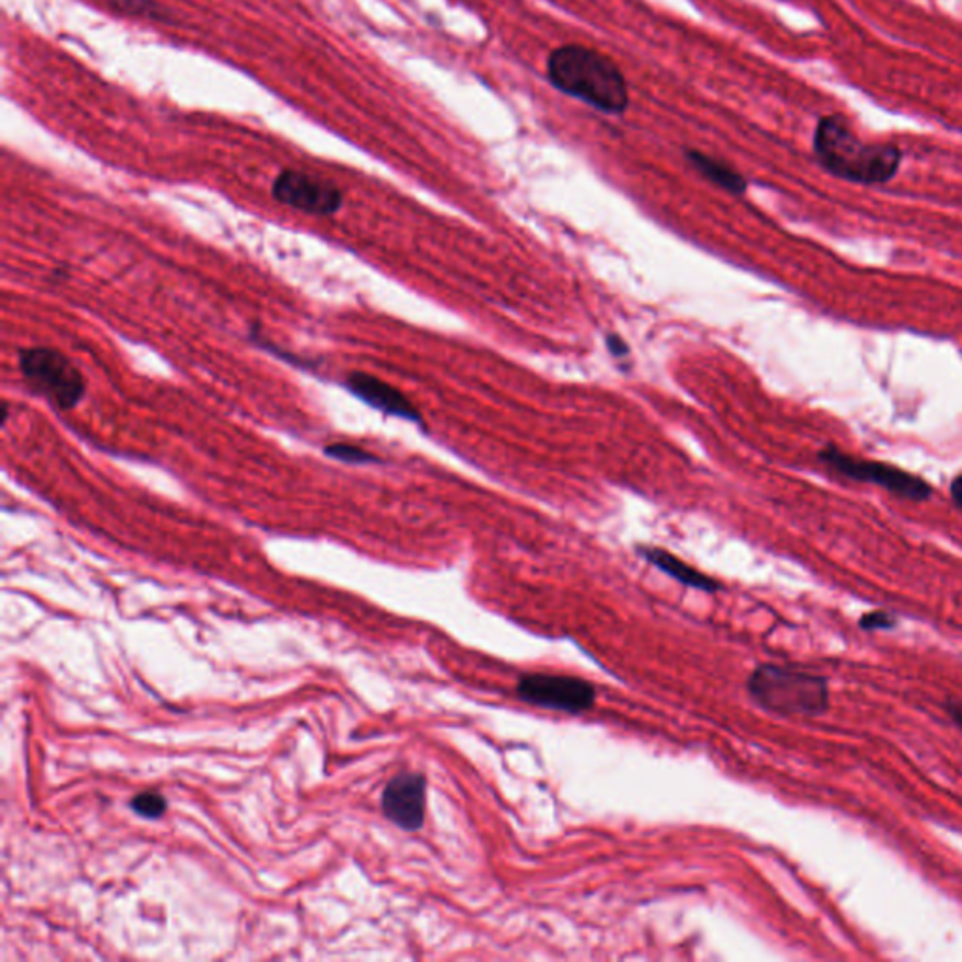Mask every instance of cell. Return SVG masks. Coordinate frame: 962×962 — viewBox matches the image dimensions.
Segmentation results:
<instances>
[{
  "label": "cell",
  "instance_id": "cell-1",
  "mask_svg": "<svg viewBox=\"0 0 962 962\" xmlns=\"http://www.w3.org/2000/svg\"><path fill=\"white\" fill-rule=\"evenodd\" d=\"M548 80L559 93L595 107L601 114L622 115L630 106L626 75L615 60L583 44L559 46L549 54Z\"/></svg>",
  "mask_w": 962,
  "mask_h": 962
},
{
  "label": "cell",
  "instance_id": "cell-19",
  "mask_svg": "<svg viewBox=\"0 0 962 962\" xmlns=\"http://www.w3.org/2000/svg\"><path fill=\"white\" fill-rule=\"evenodd\" d=\"M0 414H2V421H0V423L7 425L8 418H10V402H2V412H0Z\"/></svg>",
  "mask_w": 962,
  "mask_h": 962
},
{
  "label": "cell",
  "instance_id": "cell-6",
  "mask_svg": "<svg viewBox=\"0 0 962 962\" xmlns=\"http://www.w3.org/2000/svg\"><path fill=\"white\" fill-rule=\"evenodd\" d=\"M515 694L535 707L579 715L596 703V689L585 679L551 673H527L517 681Z\"/></svg>",
  "mask_w": 962,
  "mask_h": 962
},
{
  "label": "cell",
  "instance_id": "cell-16",
  "mask_svg": "<svg viewBox=\"0 0 962 962\" xmlns=\"http://www.w3.org/2000/svg\"><path fill=\"white\" fill-rule=\"evenodd\" d=\"M608 348L611 354L615 355V357H622V355H629V344L624 342V339H621L619 335H608Z\"/></svg>",
  "mask_w": 962,
  "mask_h": 962
},
{
  "label": "cell",
  "instance_id": "cell-8",
  "mask_svg": "<svg viewBox=\"0 0 962 962\" xmlns=\"http://www.w3.org/2000/svg\"><path fill=\"white\" fill-rule=\"evenodd\" d=\"M382 810L389 822L404 831H420L427 810V781L421 773L404 771L394 776L382 794Z\"/></svg>",
  "mask_w": 962,
  "mask_h": 962
},
{
  "label": "cell",
  "instance_id": "cell-9",
  "mask_svg": "<svg viewBox=\"0 0 962 962\" xmlns=\"http://www.w3.org/2000/svg\"><path fill=\"white\" fill-rule=\"evenodd\" d=\"M344 386L350 394H354L357 399L367 402L368 407L376 408L384 414L395 415L401 420L421 421L418 408L408 401L407 395L401 394L399 389L394 388L391 384L382 380L378 376L354 371L347 376Z\"/></svg>",
  "mask_w": 962,
  "mask_h": 962
},
{
  "label": "cell",
  "instance_id": "cell-11",
  "mask_svg": "<svg viewBox=\"0 0 962 962\" xmlns=\"http://www.w3.org/2000/svg\"><path fill=\"white\" fill-rule=\"evenodd\" d=\"M687 159L690 164L711 183H715L718 187L728 190L731 195H742L747 190V180L734 167L728 166L726 162L718 161L715 156L702 153V151H687Z\"/></svg>",
  "mask_w": 962,
  "mask_h": 962
},
{
  "label": "cell",
  "instance_id": "cell-12",
  "mask_svg": "<svg viewBox=\"0 0 962 962\" xmlns=\"http://www.w3.org/2000/svg\"><path fill=\"white\" fill-rule=\"evenodd\" d=\"M324 454L335 461L348 462V465H373V462L380 461L376 455L368 454L367 449L352 446V444H342V442L329 444L324 449Z\"/></svg>",
  "mask_w": 962,
  "mask_h": 962
},
{
  "label": "cell",
  "instance_id": "cell-15",
  "mask_svg": "<svg viewBox=\"0 0 962 962\" xmlns=\"http://www.w3.org/2000/svg\"><path fill=\"white\" fill-rule=\"evenodd\" d=\"M896 624V619L893 615H889L885 611H875V613H867V615L861 619V629L865 630H889L893 629Z\"/></svg>",
  "mask_w": 962,
  "mask_h": 962
},
{
  "label": "cell",
  "instance_id": "cell-3",
  "mask_svg": "<svg viewBox=\"0 0 962 962\" xmlns=\"http://www.w3.org/2000/svg\"><path fill=\"white\" fill-rule=\"evenodd\" d=\"M755 705L781 716H818L829 707L828 681L799 669L762 664L747 681Z\"/></svg>",
  "mask_w": 962,
  "mask_h": 962
},
{
  "label": "cell",
  "instance_id": "cell-5",
  "mask_svg": "<svg viewBox=\"0 0 962 962\" xmlns=\"http://www.w3.org/2000/svg\"><path fill=\"white\" fill-rule=\"evenodd\" d=\"M820 461L825 462L846 478L875 483V485H880L889 493L906 498V501L925 502L932 496V488L923 478L901 470V468L885 465V462L863 461L852 455L842 454L836 448L823 449L820 454Z\"/></svg>",
  "mask_w": 962,
  "mask_h": 962
},
{
  "label": "cell",
  "instance_id": "cell-17",
  "mask_svg": "<svg viewBox=\"0 0 962 962\" xmlns=\"http://www.w3.org/2000/svg\"><path fill=\"white\" fill-rule=\"evenodd\" d=\"M951 498L955 502L957 508L962 509V474L957 476L951 483Z\"/></svg>",
  "mask_w": 962,
  "mask_h": 962
},
{
  "label": "cell",
  "instance_id": "cell-14",
  "mask_svg": "<svg viewBox=\"0 0 962 962\" xmlns=\"http://www.w3.org/2000/svg\"><path fill=\"white\" fill-rule=\"evenodd\" d=\"M109 2L119 12H125V14L145 15V17H153V20H164L162 17L164 10L161 7H156L151 0H109Z\"/></svg>",
  "mask_w": 962,
  "mask_h": 962
},
{
  "label": "cell",
  "instance_id": "cell-2",
  "mask_svg": "<svg viewBox=\"0 0 962 962\" xmlns=\"http://www.w3.org/2000/svg\"><path fill=\"white\" fill-rule=\"evenodd\" d=\"M812 151L825 172L857 185H885L902 164L901 149L861 140L841 114L823 115L816 122Z\"/></svg>",
  "mask_w": 962,
  "mask_h": 962
},
{
  "label": "cell",
  "instance_id": "cell-7",
  "mask_svg": "<svg viewBox=\"0 0 962 962\" xmlns=\"http://www.w3.org/2000/svg\"><path fill=\"white\" fill-rule=\"evenodd\" d=\"M271 195L282 206L315 216H331L344 206V195L335 183L297 169H282L274 177Z\"/></svg>",
  "mask_w": 962,
  "mask_h": 962
},
{
  "label": "cell",
  "instance_id": "cell-4",
  "mask_svg": "<svg viewBox=\"0 0 962 962\" xmlns=\"http://www.w3.org/2000/svg\"><path fill=\"white\" fill-rule=\"evenodd\" d=\"M17 365L28 388L42 395L57 410H74L87 395L85 376L74 361L57 348H21Z\"/></svg>",
  "mask_w": 962,
  "mask_h": 962
},
{
  "label": "cell",
  "instance_id": "cell-10",
  "mask_svg": "<svg viewBox=\"0 0 962 962\" xmlns=\"http://www.w3.org/2000/svg\"><path fill=\"white\" fill-rule=\"evenodd\" d=\"M637 553H640L648 564H653V566H656V568L664 572V574L669 575L671 579L681 583L684 587L695 588V590H702V593H708V595L722 590V585L716 582V579L702 574L700 570L692 568L690 564L681 561V559H677L676 555H671V553L664 551V549L640 548L637 549Z\"/></svg>",
  "mask_w": 962,
  "mask_h": 962
},
{
  "label": "cell",
  "instance_id": "cell-13",
  "mask_svg": "<svg viewBox=\"0 0 962 962\" xmlns=\"http://www.w3.org/2000/svg\"><path fill=\"white\" fill-rule=\"evenodd\" d=\"M166 799L159 796V794H151V791H145V794L136 796L134 801H132V809L136 810V814L149 818V820L161 818V816L166 812Z\"/></svg>",
  "mask_w": 962,
  "mask_h": 962
},
{
  "label": "cell",
  "instance_id": "cell-18",
  "mask_svg": "<svg viewBox=\"0 0 962 962\" xmlns=\"http://www.w3.org/2000/svg\"><path fill=\"white\" fill-rule=\"evenodd\" d=\"M948 711L951 718H953V720H955L962 728V705H955V707H953V705H948Z\"/></svg>",
  "mask_w": 962,
  "mask_h": 962
}]
</instances>
